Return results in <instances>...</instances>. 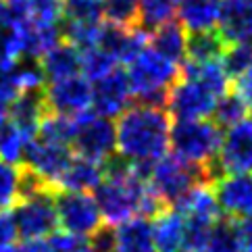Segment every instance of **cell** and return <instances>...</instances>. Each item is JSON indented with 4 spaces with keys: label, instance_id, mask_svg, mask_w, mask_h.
Masks as SVG:
<instances>
[{
    "label": "cell",
    "instance_id": "30",
    "mask_svg": "<svg viewBox=\"0 0 252 252\" xmlns=\"http://www.w3.org/2000/svg\"><path fill=\"white\" fill-rule=\"evenodd\" d=\"M248 111H250V106L246 104L244 98H242L236 90H229V92L219 100L213 115H215V121H217L221 127H229V125L248 117Z\"/></svg>",
    "mask_w": 252,
    "mask_h": 252
},
{
    "label": "cell",
    "instance_id": "22",
    "mask_svg": "<svg viewBox=\"0 0 252 252\" xmlns=\"http://www.w3.org/2000/svg\"><path fill=\"white\" fill-rule=\"evenodd\" d=\"M188 40L190 33L179 21H169L150 33V46L177 65H184L188 59Z\"/></svg>",
    "mask_w": 252,
    "mask_h": 252
},
{
    "label": "cell",
    "instance_id": "11",
    "mask_svg": "<svg viewBox=\"0 0 252 252\" xmlns=\"http://www.w3.org/2000/svg\"><path fill=\"white\" fill-rule=\"evenodd\" d=\"M44 94L48 111L57 115L77 117L92 109V82L84 73L48 82Z\"/></svg>",
    "mask_w": 252,
    "mask_h": 252
},
{
    "label": "cell",
    "instance_id": "9",
    "mask_svg": "<svg viewBox=\"0 0 252 252\" xmlns=\"http://www.w3.org/2000/svg\"><path fill=\"white\" fill-rule=\"evenodd\" d=\"M13 219L23 240L52 236L59 227L55 190H44L21 198L13 211Z\"/></svg>",
    "mask_w": 252,
    "mask_h": 252
},
{
    "label": "cell",
    "instance_id": "28",
    "mask_svg": "<svg viewBox=\"0 0 252 252\" xmlns=\"http://www.w3.org/2000/svg\"><path fill=\"white\" fill-rule=\"evenodd\" d=\"M117 65H119V63H117L102 46L82 50V73L90 79V82H96V79L104 77L106 73H111Z\"/></svg>",
    "mask_w": 252,
    "mask_h": 252
},
{
    "label": "cell",
    "instance_id": "8",
    "mask_svg": "<svg viewBox=\"0 0 252 252\" xmlns=\"http://www.w3.org/2000/svg\"><path fill=\"white\" fill-rule=\"evenodd\" d=\"M71 146L79 157L106 165L117 155V125L109 117L86 111L75 117Z\"/></svg>",
    "mask_w": 252,
    "mask_h": 252
},
{
    "label": "cell",
    "instance_id": "18",
    "mask_svg": "<svg viewBox=\"0 0 252 252\" xmlns=\"http://www.w3.org/2000/svg\"><path fill=\"white\" fill-rule=\"evenodd\" d=\"M152 236L157 252H182L186 238V219L175 206H163L152 217Z\"/></svg>",
    "mask_w": 252,
    "mask_h": 252
},
{
    "label": "cell",
    "instance_id": "12",
    "mask_svg": "<svg viewBox=\"0 0 252 252\" xmlns=\"http://www.w3.org/2000/svg\"><path fill=\"white\" fill-rule=\"evenodd\" d=\"M133 94L127 71L115 67L111 73L92 82V109L102 117H119L131 106Z\"/></svg>",
    "mask_w": 252,
    "mask_h": 252
},
{
    "label": "cell",
    "instance_id": "23",
    "mask_svg": "<svg viewBox=\"0 0 252 252\" xmlns=\"http://www.w3.org/2000/svg\"><path fill=\"white\" fill-rule=\"evenodd\" d=\"M179 0H140V19L138 25L152 33L157 28L173 21V15L177 13Z\"/></svg>",
    "mask_w": 252,
    "mask_h": 252
},
{
    "label": "cell",
    "instance_id": "26",
    "mask_svg": "<svg viewBox=\"0 0 252 252\" xmlns=\"http://www.w3.org/2000/svg\"><path fill=\"white\" fill-rule=\"evenodd\" d=\"M104 21L119 28H136L140 19V0H102Z\"/></svg>",
    "mask_w": 252,
    "mask_h": 252
},
{
    "label": "cell",
    "instance_id": "27",
    "mask_svg": "<svg viewBox=\"0 0 252 252\" xmlns=\"http://www.w3.org/2000/svg\"><path fill=\"white\" fill-rule=\"evenodd\" d=\"M19 23L13 25V28L0 30V71L13 69L17 63L25 57L23 35L19 30Z\"/></svg>",
    "mask_w": 252,
    "mask_h": 252
},
{
    "label": "cell",
    "instance_id": "40",
    "mask_svg": "<svg viewBox=\"0 0 252 252\" xmlns=\"http://www.w3.org/2000/svg\"><path fill=\"white\" fill-rule=\"evenodd\" d=\"M0 2H2V0H0Z\"/></svg>",
    "mask_w": 252,
    "mask_h": 252
},
{
    "label": "cell",
    "instance_id": "7",
    "mask_svg": "<svg viewBox=\"0 0 252 252\" xmlns=\"http://www.w3.org/2000/svg\"><path fill=\"white\" fill-rule=\"evenodd\" d=\"M59 225L63 231H69L82 240H92L94 233L100 231L104 225L102 211L98 200L90 192H71V190H55Z\"/></svg>",
    "mask_w": 252,
    "mask_h": 252
},
{
    "label": "cell",
    "instance_id": "17",
    "mask_svg": "<svg viewBox=\"0 0 252 252\" xmlns=\"http://www.w3.org/2000/svg\"><path fill=\"white\" fill-rule=\"evenodd\" d=\"M223 0H179L177 17L188 33L215 32L219 28Z\"/></svg>",
    "mask_w": 252,
    "mask_h": 252
},
{
    "label": "cell",
    "instance_id": "39",
    "mask_svg": "<svg viewBox=\"0 0 252 252\" xmlns=\"http://www.w3.org/2000/svg\"><path fill=\"white\" fill-rule=\"evenodd\" d=\"M77 252H100V250H98V248H94L92 244H90V242H86V244H84L82 248H79Z\"/></svg>",
    "mask_w": 252,
    "mask_h": 252
},
{
    "label": "cell",
    "instance_id": "3",
    "mask_svg": "<svg viewBox=\"0 0 252 252\" xmlns=\"http://www.w3.org/2000/svg\"><path fill=\"white\" fill-rule=\"evenodd\" d=\"M231 77L221 59L186 61L167 96V111L177 121L209 119L219 100L229 92Z\"/></svg>",
    "mask_w": 252,
    "mask_h": 252
},
{
    "label": "cell",
    "instance_id": "29",
    "mask_svg": "<svg viewBox=\"0 0 252 252\" xmlns=\"http://www.w3.org/2000/svg\"><path fill=\"white\" fill-rule=\"evenodd\" d=\"M30 140L32 138L25 136L21 129H17L13 123H6V127L0 133V158L15 165H21Z\"/></svg>",
    "mask_w": 252,
    "mask_h": 252
},
{
    "label": "cell",
    "instance_id": "25",
    "mask_svg": "<svg viewBox=\"0 0 252 252\" xmlns=\"http://www.w3.org/2000/svg\"><path fill=\"white\" fill-rule=\"evenodd\" d=\"M21 165L0 158V211L15 209L21 200Z\"/></svg>",
    "mask_w": 252,
    "mask_h": 252
},
{
    "label": "cell",
    "instance_id": "16",
    "mask_svg": "<svg viewBox=\"0 0 252 252\" xmlns=\"http://www.w3.org/2000/svg\"><path fill=\"white\" fill-rule=\"evenodd\" d=\"M217 32L227 46H252V0H223Z\"/></svg>",
    "mask_w": 252,
    "mask_h": 252
},
{
    "label": "cell",
    "instance_id": "38",
    "mask_svg": "<svg viewBox=\"0 0 252 252\" xmlns=\"http://www.w3.org/2000/svg\"><path fill=\"white\" fill-rule=\"evenodd\" d=\"M6 123H8V106L0 104V133L6 127Z\"/></svg>",
    "mask_w": 252,
    "mask_h": 252
},
{
    "label": "cell",
    "instance_id": "14",
    "mask_svg": "<svg viewBox=\"0 0 252 252\" xmlns=\"http://www.w3.org/2000/svg\"><path fill=\"white\" fill-rule=\"evenodd\" d=\"M213 190L229 219L252 217V173H225L213 184Z\"/></svg>",
    "mask_w": 252,
    "mask_h": 252
},
{
    "label": "cell",
    "instance_id": "34",
    "mask_svg": "<svg viewBox=\"0 0 252 252\" xmlns=\"http://www.w3.org/2000/svg\"><path fill=\"white\" fill-rule=\"evenodd\" d=\"M231 225H233V233H236L238 250L252 252V217L231 219Z\"/></svg>",
    "mask_w": 252,
    "mask_h": 252
},
{
    "label": "cell",
    "instance_id": "6",
    "mask_svg": "<svg viewBox=\"0 0 252 252\" xmlns=\"http://www.w3.org/2000/svg\"><path fill=\"white\" fill-rule=\"evenodd\" d=\"M148 184L152 192L160 198V202L165 206H173L179 198H184L196 186L211 182L204 167L188 163L177 155H165L150 169Z\"/></svg>",
    "mask_w": 252,
    "mask_h": 252
},
{
    "label": "cell",
    "instance_id": "15",
    "mask_svg": "<svg viewBox=\"0 0 252 252\" xmlns=\"http://www.w3.org/2000/svg\"><path fill=\"white\" fill-rule=\"evenodd\" d=\"M50 111L46 104V94L44 88L40 90H28L15 98L8 104V123H13L17 129H21L25 136L35 138L38 129Z\"/></svg>",
    "mask_w": 252,
    "mask_h": 252
},
{
    "label": "cell",
    "instance_id": "24",
    "mask_svg": "<svg viewBox=\"0 0 252 252\" xmlns=\"http://www.w3.org/2000/svg\"><path fill=\"white\" fill-rule=\"evenodd\" d=\"M227 44L223 42L219 32H202V33H190L188 40V59L186 61H215L223 59V52Z\"/></svg>",
    "mask_w": 252,
    "mask_h": 252
},
{
    "label": "cell",
    "instance_id": "5",
    "mask_svg": "<svg viewBox=\"0 0 252 252\" xmlns=\"http://www.w3.org/2000/svg\"><path fill=\"white\" fill-rule=\"evenodd\" d=\"M221 142H223L221 125L211 119H186V121H177L171 127L173 155L204 169L217 160Z\"/></svg>",
    "mask_w": 252,
    "mask_h": 252
},
{
    "label": "cell",
    "instance_id": "2",
    "mask_svg": "<svg viewBox=\"0 0 252 252\" xmlns=\"http://www.w3.org/2000/svg\"><path fill=\"white\" fill-rule=\"evenodd\" d=\"M94 196L106 225H119L133 217H155L163 209L160 198L152 192L148 177L119 155L104 165V177Z\"/></svg>",
    "mask_w": 252,
    "mask_h": 252
},
{
    "label": "cell",
    "instance_id": "36",
    "mask_svg": "<svg viewBox=\"0 0 252 252\" xmlns=\"http://www.w3.org/2000/svg\"><path fill=\"white\" fill-rule=\"evenodd\" d=\"M233 82H236V92L244 98L246 104L252 109V61H250V65L233 79Z\"/></svg>",
    "mask_w": 252,
    "mask_h": 252
},
{
    "label": "cell",
    "instance_id": "35",
    "mask_svg": "<svg viewBox=\"0 0 252 252\" xmlns=\"http://www.w3.org/2000/svg\"><path fill=\"white\" fill-rule=\"evenodd\" d=\"M19 236L13 215H8L6 211H0V248H8L15 244V238Z\"/></svg>",
    "mask_w": 252,
    "mask_h": 252
},
{
    "label": "cell",
    "instance_id": "19",
    "mask_svg": "<svg viewBox=\"0 0 252 252\" xmlns=\"http://www.w3.org/2000/svg\"><path fill=\"white\" fill-rule=\"evenodd\" d=\"M113 252H157L152 221L148 217H133L115 225Z\"/></svg>",
    "mask_w": 252,
    "mask_h": 252
},
{
    "label": "cell",
    "instance_id": "31",
    "mask_svg": "<svg viewBox=\"0 0 252 252\" xmlns=\"http://www.w3.org/2000/svg\"><path fill=\"white\" fill-rule=\"evenodd\" d=\"M223 65H225V71L229 73L231 79H236L242 71H244L250 61H252V46L248 44H233V46H227L223 52Z\"/></svg>",
    "mask_w": 252,
    "mask_h": 252
},
{
    "label": "cell",
    "instance_id": "1",
    "mask_svg": "<svg viewBox=\"0 0 252 252\" xmlns=\"http://www.w3.org/2000/svg\"><path fill=\"white\" fill-rule=\"evenodd\" d=\"M117 155L148 177L150 169L171 148V115L167 106L133 102L117 117Z\"/></svg>",
    "mask_w": 252,
    "mask_h": 252
},
{
    "label": "cell",
    "instance_id": "37",
    "mask_svg": "<svg viewBox=\"0 0 252 252\" xmlns=\"http://www.w3.org/2000/svg\"><path fill=\"white\" fill-rule=\"evenodd\" d=\"M15 252H52V248H50V240L28 238L19 246H15Z\"/></svg>",
    "mask_w": 252,
    "mask_h": 252
},
{
    "label": "cell",
    "instance_id": "13",
    "mask_svg": "<svg viewBox=\"0 0 252 252\" xmlns=\"http://www.w3.org/2000/svg\"><path fill=\"white\" fill-rule=\"evenodd\" d=\"M217 163L225 173H252V117H244L223 133Z\"/></svg>",
    "mask_w": 252,
    "mask_h": 252
},
{
    "label": "cell",
    "instance_id": "21",
    "mask_svg": "<svg viewBox=\"0 0 252 252\" xmlns=\"http://www.w3.org/2000/svg\"><path fill=\"white\" fill-rule=\"evenodd\" d=\"M104 177V165L90 160L86 157L75 155L73 160L61 175L57 190H71V192H94L96 186Z\"/></svg>",
    "mask_w": 252,
    "mask_h": 252
},
{
    "label": "cell",
    "instance_id": "10",
    "mask_svg": "<svg viewBox=\"0 0 252 252\" xmlns=\"http://www.w3.org/2000/svg\"><path fill=\"white\" fill-rule=\"evenodd\" d=\"M73 157H75L73 150L67 144L50 142V140L35 136L30 140L28 148H25V157L21 165L32 169L33 173H38L50 188L57 190L59 179L65 173L69 163L73 160Z\"/></svg>",
    "mask_w": 252,
    "mask_h": 252
},
{
    "label": "cell",
    "instance_id": "33",
    "mask_svg": "<svg viewBox=\"0 0 252 252\" xmlns=\"http://www.w3.org/2000/svg\"><path fill=\"white\" fill-rule=\"evenodd\" d=\"M86 242L88 240H82V238L73 236V233L61 229L50 236V248H52V252H77Z\"/></svg>",
    "mask_w": 252,
    "mask_h": 252
},
{
    "label": "cell",
    "instance_id": "20",
    "mask_svg": "<svg viewBox=\"0 0 252 252\" xmlns=\"http://www.w3.org/2000/svg\"><path fill=\"white\" fill-rule=\"evenodd\" d=\"M44 77L48 82H57L63 77H71L82 73V50L73 46L71 42L63 40L55 48H50L46 55L40 59Z\"/></svg>",
    "mask_w": 252,
    "mask_h": 252
},
{
    "label": "cell",
    "instance_id": "4",
    "mask_svg": "<svg viewBox=\"0 0 252 252\" xmlns=\"http://www.w3.org/2000/svg\"><path fill=\"white\" fill-rule=\"evenodd\" d=\"M179 73H182V65L163 57L148 42V46L129 63L127 69L133 102L165 106Z\"/></svg>",
    "mask_w": 252,
    "mask_h": 252
},
{
    "label": "cell",
    "instance_id": "32",
    "mask_svg": "<svg viewBox=\"0 0 252 252\" xmlns=\"http://www.w3.org/2000/svg\"><path fill=\"white\" fill-rule=\"evenodd\" d=\"M209 252H240L238 250V242H236V233H233V225L229 221H219L215 225V229L211 233L209 240Z\"/></svg>",
    "mask_w": 252,
    "mask_h": 252
}]
</instances>
